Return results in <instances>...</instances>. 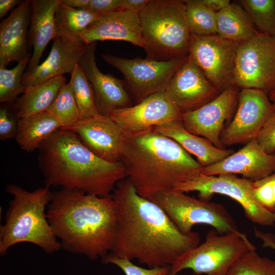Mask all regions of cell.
I'll use <instances>...</instances> for the list:
<instances>
[{"instance_id": "cell-1", "label": "cell", "mask_w": 275, "mask_h": 275, "mask_svg": "<svg viewBox=\"0 0 275 275\" xmlns=\"http://www.w3.org/2000/svg\"><path fill=\"white\" fill-rule=\"evenodd\" d=\"M111 196L117 223L109 255L136 259L150 268L161 267L200 244L198 232H181L161 208L138 193L128 178L117 183Z\"/></svg>"}, {"instance_id": "cell-2", "label": "cell", "mask_w": 275, "mask_h": 275, "mask_svg": "<svg viewBox=\"0 0 275 275\" xmlns=\"http://www.w3.org/2000/svg\"><path fill=\"white\" fill-rule=\"evenodd\" d=\"M47 218L62 249L91 260L111 252L116 235V206L112 196L98 197L62 188L53 193Z\"/></svg>"}, {"instance_id": "cell-3", "label": "cell", "mask_w": 275, "mask_h": 275, "mask_svg": "<svg viewBox=\"0 0 275 275\" xmlns=\"http://www.w3.org/2000/svg\"><path fill=\"white\" fill-rule=\"evenodd\" d=\"M120 161L126 178L146 199L173 190L178 184L201 174L203 168L179 144L154 127L123 132Z\"/></svg>"}, {"instance_id": "cell-4", "label": "cell", "mask_w": 275, "mask_h": 275, "mask_svg": "<svg viewBox=\"0 0 275 275\" xmlns=\"http://www.w3.org/2000/svg\"><path fill=\"white\" fill-rule=\"evenodd\" d=\"M39 149L40 168L48 187L107 197L118 182L126 178L121 161L111 162L98 157L69 130L56 131Z\"/></svg>"}, {"instance_id": "cell-5", "label": "cell", "mask_w": 275, "mask_h": 275, "mask_svg": "<svg viewBox=\"0 0 275 275\" xmlns=\"http://www.w3.org/2000/svg\"><path fill=\"white\" fill-rule=\"evenodd\" d=\"M6 191L13 199L6 213L5 224L0 227L1 255H5L13 245L24 242L35 244L48 254L59 251L62 246L46 211L53 195L49 187L29 191L10 183Z\"/></svg>"}, {"instance_id": "cell-6", "label": "cell", "mask_w": 275, "mask_h": 275, "mask_svg": "<svg viewBox=\"0 0 275 275\" xmlns=\"http://www.w3.org/2000/svg\"><path fill=\"white\" fill-rule=\"evenodd\" d=\"M139 16L147 58L165 61L187 56L191 33L184 1L150 0Z\"/></svg>"}, {"instance_id": "cell-7", "label": "cell", "mask_w": 275, "mask_h": 275, "mask_svg": "<svg viewBox=\"0 0 275 275\" xmlns=\"http://www.w3.org/2000/svg\"><path fill=\"white\" fill-rule=\"evenodd\" d=\"M256 250L243 233L222 235L211 229L202 243L183 254L170 266L169 273L177 275L189 269L197 275H226L241 257Z\"/></svg>"}, {"instance_id": "cell-8", "label": "cell", "mask_w": 275, "mask_h": 275, "mask_svg": "<svg viewBox=\"0 0 275 275\" xmlns=\"http://www.w3.org/2000/svg\"><path fill=\"white\" fill-rule=\"evenodd\" d=\"M148 199L161 208L184 234L191 233L193 226L199 224L209 225L222 235L239 231L236 221L222 204L174 190L157 193Z\"/></svg>"}, {"instance_id": "cell-9", "label": "cell", "mask_w": 275, "mask_h": 275, "mask_svg": "<svg viewBox=\"0 0 275 275\" xmlns=\"http://www.w3.org/2000/svg\"><path fill=\"white\" fill-rule=\"evenodd\" d=\"M174 190L183 193L197 191L200 199L208 201L214 194L227 196L237 201L246 217L263 226H274L273 214L262 206L255 199L253 181L236 175L200 174L177 185Z\"/></svg>"}, {"instance_id": "cell-10", "label": "cell", "mask_w": 275, "mask_h": 275, "mask_svg": "<svg viewBox=\"0 0 275 275\" xmlns=\"http://www.w3.org/2000/svg\"><path fill=\"white\" fill-rule=\"evenodd\" d=\"M235 85L240 89H275V37L259 33L239 43L235 61Z\"/></svg>"}, {"instance_id": "cell-11", "label": "cell", "mask_w": 275, "mask_h": 275, "mask_svg": "<svg viewBox=\"0 0 275 275\" xmlns=\"http://www.w3.org/2000/svg\"><path fill=\"white\" fill-rule=\"evenodd\" d=\"M102 58L123 74L125 82L139 103L152 94L164 91L187 56L165 61L148 58L127 59L109 54H102Z\"/></svg>"}, {"instance_id": "cell-12", "label": "cell", "mask_w": 275, "mask_h": 275, "mask_svg": "<svg viewBox=\"0 0 275 275\" xmlns=\"http://www.w3.org/2000/svg\"><path fill=\"white\" fill-rule=\"evenodd\" d=\"M239 44L217 34H191L187 56L221 93L235 85V61Z\"/></svg>"}, {"instance_id": "cell-13", "label": "cell", "mask_w": 275, "mask_h": 275, "mask_svg": "<svg viewBox=\"0 0 275 275\" xmlns=\"http://www.w3.org/2000/svg\"><path fill=\"white\" fill-rule=\"evenodd\" d=\"M274 111L267 92L256 89H241L235 114L221 133L222 144L226 147L247 144L256 139Z\"/></svg>"}, {"instance_id": "cell-14", "label": "cell", "mask_w": 275, "mask_h": 275, "mask_svg": "<svg viewBox=\"0 0 275 275\" xmlns=\"http://www.w3.org/2000/svg\"><path fill=\"white\" fill-rule=\"evenodd\" d=\"M239 92L236 86H231L198 108L183 113V126L190 133L207 139L217 148L225 149L221 141V135L235 114Z\"/></svg>"}, {"instance_id": "cell-15", "label": "cell", "mask_w": 275, "mask_h": 275, "mask_svg": "<svg viewBox=\"0 0 275 275\" xmlns=\"http://www.w3.org/2000/svg\"><path fill=\"white\" fill-rule=\"evenodd\" d=\"M182 114L164 91L149 96L135 105L116 109L109 117L123 132H134L181 120Z\"/></svg>"}, {"instance_id": "cell-16", "label": "cell", "mask_w": 275, "mask_h": 275, "mask_svg": "<svg viewBox=\"0 0 275 275\" xmlns=\"http://www.w3.org/2000/svg\"><path fill=\"white\" fill-rule=\"evenodd\" d=\"M165 91L182 113L198 108L221 93L188 56Z\"/></svg>"}, {"instance_id": "cell-17", "label": "cell", "mask_w": 275, "mask_h": 275, "mask_svg": "<svg viewBox=\"0 0 275 275\" xmlns=\"http://www.w3.org/2000/svg\"><path fill=\"white\" fill-rule=\"evenodd\" d=\"M275 172V153L264 151L256 139L222 160L203 167L202 174H240L252 181L263 179Z\"/></svg>"}, {"instance_id": "cell-18", "label": "cell", "mask_w": 275, "mask_h": 275, "mask_svg": "<svg viewBox=\"0 0 275 275\" xmlns=\"http://www.w3.org/2000/svg\"><path fill=\"white\" fill-rule=\"evenodd\" d=\"M96 45V42L87 45L78 65L92 87L99 113L109 116L116 109L129 106L130 100L122 80L99 69L95 59Z\"/></svg>"}, {"instance_id": "cell-19", "label": "cell", "mask_w": 275, "mask_h": 275, "mask_svg": "<svg viewBox=\"0 0 275 275\" xmlns=\"http://www.w3.org/2000/svg\"><path fill=\"white\" fill-rule=\"evenodd\" d=\"M67 130L76 133L84 145L100 158L111 162L121 161L123 132L109 116L99 114L80 120Z\"/></svg>"}, {"instance_id": "cell-20", "label": "cell", "mask_w": 275, "mask_h": 275, "mask_svg": "<svg viewBox=\"0 0 275 275\" xmlns=\"http://www.w3.org/2000/svg\"><path fill=\"white\" fill-rule=\"evenodd\" d=\"M87 46V44L80 38H54L47 58L32 70L24 73L22 84L28 87L66 73L71 74Z\"/></svg>"}, {"instance_id": "cell-21", "label": "cell", "mask_w": 275, "mask_h": 275, "mask_svg": "<svg viewBox=\"0 0 275 275\" xmlns=\"http://www.w3.org/2000/svg\"><path fill=\"white\" fill-rule=\"evenodd\" d=\"M79 37L87 45L97 41L119 40L145 47L139 13L125 10L100 16Z\"/></svg>"}, {"instance_id": "cell-22", "label": "cell", "mask_w": 275, "mask_h": 275, "mask_svg": "<svg viewBox=\"0 0 275 275\" xmlns=\"http://www.w3.org/2000/svg\"><path fill=\"white\" fill-rule=\"evenodd\" d=\"M30 1H23L0 24V68L12 62L18 63L30 54L27 32Z\"/></svg>"}, {"instance_id": "cell-23", "label": "cell", "mask_w": 275, "mask_h": 275, "mask_svg": "<svg viewBox=\"0 0 275 275\" xmlns=\"http://www.w3.org/2000/svg\"><path fill=\"white\" fill-rule=\"evenodd\" d=\"M30 40L33 51L28 64L31 71L38 65L48 43L55 38V15L60 0H31Z\"/></svg>"}, {"instance_id": "cell-24", "label": "cell", "mask_w": 275, "mask_h": 275, "mask_svg": "<svg viewBox=\"0 0 275 275\" xmlns=\"http://www.w3.org/2000/svg\"><path fill=\"white\" fill-rule=\"evenodd\" d=\"M160 134L174 140L190 154L195 156L203 167L216 163L234 153L233 150L222 149L207 139L187 131L182 120L173 121L154 127Z\"/></svg>"}, {"instance_id": "cell-25", "label": "cell", "mask_w": 275, "mask_h": 275, "mask_svg": "<svg viewBox=\"0 0 275 275\" xmlns=\"http://www.w3.org/2000/svg\"><path fill=\"white\" fill-rule=\"evenodd\" d=\"M62 126L53 116L45 111L18 119L16 140L21 149L31 152Z\"/></svg>"}, {"instance_id": "cell-26", "label": "cell", "mask_w": 275, "mask_h": 275, "mask_svg": "<svg viewBox=\"0 0 275 275\" xmlns=\"http://www.w3.org/2000/svg\"><path fill=\"white\" fill-rule=\"evenodd\" d=\"M66 83V78L60 76L26 87L22 95L15 104L16 119L46 111Z\"/></svg>"}, {"instance_id": "cell-27", "label": "cell", "mask_w": 275, "mask_h": 275, "mask_svg": "<svg viewBox=\"0 0 275 275\" xmlns=\"http://www.w3.org/2000/svg\"><path fill=\"white\" fill-rule=\"evenodd\" d=\"M216 26L217 34L238 43L259 33L244 9L235 3L216 13Z\"/></svg>"}, {"instance_id": "cell-28", "label": "cell", "mask_w": 275, "mask_h": 275, "mask_svg": "<svg viewBox=\"0 0 275 275\" xmlns=\"http://www.w3.org/2000/svg\"><path fill=\"white\" fill-rule=\"evenodd\" d=\"M100 17L88 9L72 8L60 2L55 15V38H79V34Z\"/></svg>"}, {"instance_id": "cell-29", "label": "cell", "mask_w": 275, "mask_h": 275, "mask_svg": "<svg viewBox=\"0 0 275 275\" xmlns=\"http://www.w3.org/2000/svg\"><path fill=\"white\" fill-rule=\"evenodd\" d=\"M69 82L78 108L80 120L99 114L92 87L78 64L71 74Z\"/></svg>"}, {"instance_id": "cell-30", "label": "cell", "mask_w": 275, "mask_h": 275, "mask_svg": "<svg viewBox=\"0 0 275 275\" xmlns=\"http://www.w3.org/2000/svg\"><path fill=\"white\" fill-rule=\"evenodd\" d=\"M239 2L259 33L275 37V0Z\"/></svg>"}, {"instance_id": "cell-31", "label": "cell", "mask_w": 275, "mask_h": 275, "mask_svg": "<svg viewBox=\"0 0 275 275\" xmlns=\"http://www.w3.org/2000/svg\"><path fill=\"white\" fill-rule=\"evenodd\" d=\"M187 22L191 34L207 36L216 34V13L201 0L184 1Z\"/></svg>"}, {"instance_id": "cell-32", "label": "cell", "mask_w": 275, "mask_h": 275, "mask_svg": "<svg viewBox=\"0 0 275 275\" xmlns=\"http://www.w3.org/2000/svg\"><path fill=\"white\" fill-rule=\"evenodd\" d=\"M46 112L56 117L64 129L69 128L80 120L78 108L69 82L62 86Z\"/></svg>"}, {"instance_id": "cell-33", "label": "cell", "mask_w": 275, "mask_h": 275, "mask_svg": "<svg viewBox=\"0 0 275 275\" xmlns=\"http://www.w3.org/2000/svg\"><path fill=\"white\" fill-rule=\"evenodd\" d=\"M31 58L29 54L10 69L0 68L1 103L11 101L24 92L26 87L22 84V78Z\"/></svg>"}, {"instance_id": "cell-34", "label": "cell", "mask_w": 275, "mask_h": 275, "mask_svg": "<svg viewBox=\"0 0 275 275\" xmlns=\"http://www.w3.org/2000/svg\"><path fill=\"white\" fill-rule=\"evenodd\" d=\"M226 275H275V260L260 256L256 250L241 257Z\"/></svg>"}, {"instance_id": "cell-35", "label": "cell", "mask_w": 275, "mask_h": 275, "mask_svg": "<svg viewBox=\"0 0 275 275\" xmlns=\"http://www.w3.org/2000/svg\"><path fill=\"white\" fill-rule=\"evenodd\" d=\"M253 186L257 202L273 214L275 226V172L263 179L253 181Z\"/></svg>"}, {"instance_id": "cell-36", "label": "cell", "mask_w": 275, "mask_h": 275, "mask_svg": "<svg viewBox=\"0 0 275 275\" xmlns=\"http://www.w3.org/2000/svg\"><path fill=\"white\" fill-rule=\"evenodd\" d=\"M103 263L117 266L125 275H166L170 272V266L145 268L133 263L131 260L113 256L109 254L102 258Z\"/></svg>"}, {"instance_id": "cell-37", "label": "cell", "mask_w": 275, "mask_h": 275, "mask_svg": "<svg viewBox=\"0 0 275 275\" xmlns=\"http://www.w3.org/2000/svg\"><path fill=\"white\" fill-rule=\"evenodd\" d=\"M256 139L265 152L275 153V111L268 118Z\"/></svg>"}, {"instance_id": "cell-38", "label": "cell", "mask_w": 275, "mask_h": 275, "mask_svg": "<svg viewBox=\"0 0 275 275\" xmlns=\"http://www.w3.org/2000/svg\"><path fill=\"white\" fill-rule=\"evenodd\" d=\"M15 118L6 108H1L0 139L2 140L16 138L18 120H16Z\"/></svg>"}, {"instance_id": "cell-39", "label": "cell", "mask_w": 275, "mask_h": 275, "mask_svg": "<svg viewBox=\"0 0 275 275\" xmlns=\"http://www.w3.org/2000/svg\"><path fill=\"white\" fill-rule=\"evenodd\" d=\"M122 0H90L87 9L101 16L121 10Z\"/></svg>"}, {"instance_id": "cell-40", "label": "cell", "mask_w": 275, "mask_h": 275, "mask_svg": "<svg viewBox=\"0 0 275 275\" xmlns=\"http://www.w3.org/2000/svg\"><path fill=\"white\" fill-rule=\"evenodd\" d=\"M254 234L256 238L260 239L264 248H269L275 251V234L269 232H264L254 228Z\"/></svg>"}, {"instance_id": "cell-41", "label": "cell", "mask_w": 275, "mask_h": 275, "mask_svg": "<svg viewBox=\"0 0 275 275\" xmlns=\"http://www.w3.org/2000/svg\"><path fill=\"white\" fill-rule=\"evenodd\" d=\"M150 0H122L121 10L139 13Z\"/></svg>"}, {"instance_id": "cell-42", "label": "cell", "mask_w": 275, "mask_h": 275, "mask_svg": "<svg viewBox=\"0 0 275 275\" xmlns=\"http://www.w3.org/2000/svg\"><path fill=\"white\" fill-rule=\"evenodd\" d=\"M209 10L216 13L228 7L231 3L230 0H201Z\"/></svg>"}, {"instance_id": "cell-43", "label": "cell", "mask_w": 275, "mask_h": 275, "mask_svg": "<svg viewBox=\"0 0 275 275\" xmlns=\"http://www.w3.org/2000/svg\"><path fill=\"white\" fill-rule=\"evenodd\" d=\"M18 0L0 1V18L4 17L7 13L21 2Z\"/></svg>"}, {"instance_id": "cell-44", "label": "cell", "mask_w": 275, "mask_h": 275, "mask_svg": "<svg viewBox=\"0 0 275 275\" xmlns=\"http://www.w3.org/2000/svg\"><path fill=\"white\" fill-rule=\"evenodd\" d=\"M90 0H60L66 6L78 9H87Z\"/></svg>"}, {"instance_id": "cell-45", "label": "cell", "mask_w": 275, "mask_h": 275, "mask_svg": "<svg viewBox=\"0 0 275 275\" xmlns=\"http://www.w3.org/2000/svg\"><path fill=\"white\" fill-rule=\"evenodd\" d=\"M268 97L275 107V89L268 93Z\"/></svg>"}, {"instance_id": "cell-46", "label": "cell", "mask_w": 275, "mask_h": 275, "mask_svg": "<svg viewBox=\"0 0 275 275\" xmlns=\"http://www.w3.org/2000/svg\"><path fill=\"white\" fill-rule=\"evenodd\" d=\"M166 275H171V274H170L169 273H169H168L167 274H166Z\"/></svg>"}]
</instances>
